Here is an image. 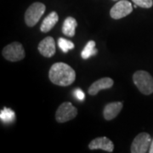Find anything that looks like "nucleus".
Masks as SVG:
<instances>
[{
  "mask_svg": "<svg viewBox=\"0 0 153 153\" xmlns=\"http://www.w3.org/2000/svg\"><path fill=\"white\" fill-rule=\"evenodd\" d=\"M133 81L143 94L149 95L153 93V77L147 71H135L133 75Z\"/></svg>",
  "mask_w": 153,
  "mask_h": 153,
  "instance_id": "f03ea898",
  "label": "nucleus"
},
{
  "mask_svg": "<svg viewBox=\"0 0 153 153\" xmlns=\"http://www.w3.org/2000/svg\"><path fill=\"white\" fill-rule=\"evenodd\" d=\"M152 137L148 133H140L133 140L130 147L132 153H146L149 152L152 144Z\"/></svg>",
  "mask_w": 153,
  "mask_h": 153,
  "instance_id": "423d86ee",
  "label": "nucleus"
},
{
  "mask_svg": "<svg viewBox=\"0 0 153 153\" xmlns=\"http://www.w3.org/2000/svg\"><path fill=\"white\" fill-rule=\"evenodd\" d=\"M149 152L153 153V140L152 141V144H151V147H150V150H149Z\"/></svg>",
  "mask_w": 153,
  "mask_h": 153,
  "instance_id": "6ab92c4d",
  "label": "nucleus"
},
{
  "mask_svg": "<svg viewBox=\"0 0 153 153\" xmlns=\"http://www.w3.org/2000/svg\"><path fill=\"white\" fill-rule=\"evenodd\" d=\"M73 94L75 95V97H76L77 100H81V101L84 100V99H85V94L82 92V89L79 88H76V89L73 91Z\"/></svg>",
  "mask_w": 153,
  "mask_h": 153,
  "instance_id": "a211bd4d",
  "label": "nucleus"
},
{
  "mask_svg": "<svg viewBox=\"0 0 153 153\" xmlns=\"http://www.w3.org/2000/svg\"><path fill=\"white\" fill-rule=\"evenodd\" d=\"M49 78L55 85L69 86L76 79V72L69 65L64 62H57L50 67Z\"/></svg>",
  "mask_w": 153,
  "mask_h": 153,
  "instance_id": "f257e3e1",
  "label": "nucleus"
},
{
  "mask_svg": "<svg viewBox=\"0 0 153 153\" xmlns=\"http://www.w3.org/2000/svg\"><path fill=\"white\" fill-rule=\"evenodd\" d=\"M112 1H117V0H112Z\"/></svg>",
  "mask_w": 153,
  "mask_h": 153,
  "instance_id": "aec40b11",
  "label": "nucleus"
},
{
  "mask_svg": "<svg viewBox=\"0 0 153 153\" xmlns=\"http://www.w3.org/2000/svg\"><path fill=\"white\" fill-rule=\"evenodd\" d=\"M133 11L131 3L128 0H120L110 10V16L114 20H119L128 16Z\"/></svg>",
  "mask_w": 153,
  "mask_h": 153,
  "instance_id": "0eeeda50",
  "label": "nucleus"
},
{
  "mask_svg": "<svg viewBox=\"0 0 153 153\" xmlns=\"http://www.w3.org/2000/svg\"><path fill=\"white\" fill-rule=\"evenodd\" d=\"M16 117V114L15 112L10 108H6L4 107L3 110H1L0 111V118L1 121L5 123H12L13 121L15 120Z\"/></svg>",
  "mask_w": 153,
  "mask_h": 153,
  "instance_id": "2eb2a0df",
  "label": "nucleus"
},
{
  "mask_svg": "<svg viewBox=\"0 0 153 153\" xmlns=\"http://www.w3.org/2000/svg\"><path fill=\"white\" fill-rule=\"evenodd\" d=\"M38 51L44 57H52L55 54V42L52 37H46L38 44Z\"/></svg>",
  "mask_w": 153,
  "mask_h": 153,
  "instance_id": "6e6552de",
  "label": "nucleus"
},
{
  "mask_svg": "<svg viewBox=\"0 0 153 153\" xmlns=\"http://www.w3.org/2000/svg\"><path fill=\"white\" fill-rule=\"evenodd\" d=\"M59 22V16L58 14L53 11L49 14L47 16L44 18V20L42 22V25L40 27V30L43 33H48L52 28L56 25V23Z\"/></svg>",
  "mask_w": 153,
  "mask_h": 153,
  "instance_id": "f8f14e48",
  "label": "nucleus"
},
{
  "mask_svg": "<svg viewBox=\"0 0 153 153\" xmlns=\"http://www.w3.org/2000/svg\"><path fill=\"white\" fill-rule=\"evenodd\" d=\"M97 52H98V51H97V49L95 48V42L93 41V40H90V41H88V44L85 45L84 49H83V50L82 51L81 56H82V59L87 60L89 57L96 55Z\"/></svg>",
  "mask_w": 153,
  "mask_h": 153,
  "instance_id": "4468645a",
  "label": "nucleus"
},
{
  "mask_svg": "<svg viewBox=\"0 0 153 153\" xmlns=\"http://www.w3.org/2000/svg\"><path fill=\"white\" fill-rule=\"evenodd\" d=\"M58 45L64 53H67L70 49H74V44L71 41H69V40L65 39V38H59L58 39Z\"/></svg>",
  "mask_w": 153,
  "mask_h": 153,
  "instance_id": "dca6fc26",
  "label": "nucleus"
},
{
  "mask_svg": "<svg viewBox=\"0 0 153 153\" xmlns=\"http://www.w3.org/2000/svg\"><path fill=\"white\" fill-rule=\"evenodd\" d=\"M3 56L11 62H16L25 58V49L19 42H14L5 46L2 51Z\"/></svg>",
  "mask_w": 153,
  "mask_h": 153,
  "instance_id": "20e7f679",
  "label": "nucleus"
},
{
  "mask_svg": "<svg viewBox=\"0 0 153 153\" xmlns=\"http://www.w3.org/2000/svg\"><path fill=\"white\" fill-rule=\"evenodd\" d=\"M77 115V109L71 102H63L58 107L55 113V120L60 123H63L72 120Z\"/></svg>",
  "mask_w": 153,
  "mask_h": 153,
  "instance_id": "39448f33",
  "label": "nucleus"
},
{
  "mask_svg": "<svg viewBox=\"0 0 153 153\" xmlns=\"http://www.w3.org/2000/svg\"><path fill=\"white\" fill-rule=\"evenodd\" d=\"M113 84H114V81L111 78L103 77V78H100V79L93 82L90 85V87L88 88V92L90 95H96L100 90L111 88L113 86Z\"/></svg>",
  "mask_w": 153,
  "mask_h": 153,
  "instance_id": "9d476101",
  "label": "nucleus"
},
{
  "mask_svg": "<svg viewBox=\"0 0 153 153\" xmlns=\"http://www.w3.org/2000/svg\"><path fill=\"white\" fill-rule=\"evenodd\" d=\"M45 10H46V6L44 4L39 2L33 3V4L28 7V9L26 11L25 14L26 24L30 27H34L40 20V18L43 16Z\"/></svg>",
  "mask_w": 153,
  "mask_h": 153,
  "instance_id": "7ed1b4c3",
  "label": "nucleus"
},
{
  "mask_svg": "<svg viewBox=\"0 0 153 153\" xmlns=\"http://www.w3.org/2000/svg\"><path fill=\"white\" fill-rule=\"evenodd\" d=\"M76 26H77V22H76L75 18L71 16L67 17L63 22L62 33H63V34H65L66 36L72 38L75 35Z\"/></svg>",
  "mask_w": 153,
  "mask_h": 153,
  "instance_id": "ddd939ff",
  "label": "nucleus"
},
{
  "mask_svg": "<svg viewBox=\"0 0 153 153\" xmlns=\"http://www.w3.org/2000/svg\"><path fill=\"white\" fill-rule=\"evenodd\" d=\"M123 106V103L119 102V101L111 102V103L106 105L105 106L104 111H103V116H104L105 119L107 121L114 119L115 117L121 112Z\"/></svg>",
  "mask_w": 153,
  "mask_h": 153,
  "instance_id": "9b49d317",
  "label": "nucleus"
},
{
  "mask_svg": "<svg viewBox=\"0 0 153 153\" xmlns=\"http://www.w3.org/2000/svg\"><path fill=\"white\" fill-rule=\"evenodd\" d=\"M133 2L138 6L145 9H149L153 5V0H133Z\"/></svg>",
  "mask_w": 153,
  "mask_h": 153,
  "instance_id": "f3484780",
  "label": "nucleus"
},
{
  "mask_svg": "<svg viewBox=\"0 0 153 153\" xmlns=\"http://www.w3.org/2000/svg\"><path fill=\"white\" fill-rule=\"evenodd\" d=\"M88 148L90 150H103L107 152H112L114 150V145L112 141L107 137H99L93 140L88 144Z\"/></svg>",
  "mask_w": 153,
  "mask_h": 153,
  "instance_id": "1a4fd4ad",
  "label": "nucleus"
}]
</instances>
